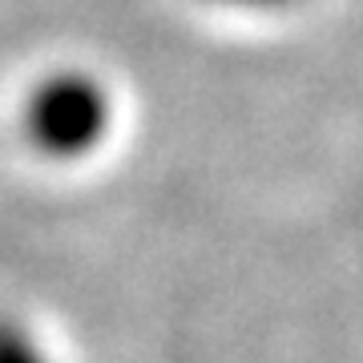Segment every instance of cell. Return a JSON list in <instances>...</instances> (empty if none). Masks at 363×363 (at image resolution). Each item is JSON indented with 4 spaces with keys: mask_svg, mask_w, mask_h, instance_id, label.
<instances>
[{
    "mask_svg": "<svg viewBox=\"0 0 363 363\" xmlns=\"http://www.w3.org/2000/svg\"><path fill=\"white\" fill-rule=\"evenodd\" d=\"M25 125L40 154L73 162V157L93 154L109 138L113 101H109L101 81L89 73H77V69L52 73L28 97Z\"/></svg>",
    "mask_w": 363,
    "mask_h": 363,
    "instance_id": "6da1fadb",
    "label": "cell"
},
{
    "mask_svg": "<svg viewBox=\"0 0 363 363\" xmlns=\"http://www.w3.org/2000/svg\"><path fill=\"white\" fill-rule=\"evenodd\" d=\"M0 363H52L21 319L0 315Z\"/></svg>",
    "mask_w": 363,
    "mask_h": 363,
    "instance_id": "7a4b0ae2",
    "label": "cell"
},
{
    "mask_svg": "<svg viewBox=\"0 0 363 363\" xmlns=\"http://www.w3.org/2000/svg\"><path fill=\"white\" fill-rule=\"evenodd\" d=\"M226 4H242V9H283L291 0H226Z\"/></svg>",
    "mask_w": 363,
    "mask_h": 363,
    "instance_id": "3957f363",
    "label": "cell"
}]
</instances>
